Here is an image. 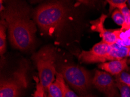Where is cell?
<instances>
[{
	"instance_id": "1",
	"label": "cell",
	"mask_w": 130,
	"mask_h": 97,
	"mask_svg": "<svg viewBox=\"0 0 130 97\" xmlns=\"http://www.w3.org/2000/svg\"><path fill=\"white\" fill-rule=\"evenodd\" d=\"M1 12L3 20L7 23L12 47L21 51L32 48L37 29L36 23L30 16L28 6L21 2H11Z\"/></svg>"
},
{
	"instance_id": "2",
	"label": "cell",
	"mask_w": 130,
	"mask_h": 97,
	"mask_svg": "<svg viewBox=\"0 0 130 97\" xmlns=\"http://www.w3.org/2000/svg\"><path fill=\"white\" fill-rule=\"evenodd\" d=\"M68 9L61 2H50L39 5L34 12L35 23L45 35H53L64 24Z\"/></svg>"
},
{
	"instance_id": "3",
	"label": "cell",
	"mask_w": 130,
	"mask_h": 97,
	"mask_svg": "<svg viewBox=\"0 0 130 97\" xmlns=\"http://www.w3.org/2000/svg\"><path fill=\"white\" fill-rule=\"evenodd\" d=\"M129 50V47L121 46L117 43L110 45L102 40L90 50L82 51L78 55V59L83 63H102L127 58Z\"/></svg>"
},
{
	"instance_id": "4",
	"label": "cell",
	"mask_w": 130,
	"mask_h": 97,
	"mask_svg": "<svg viewBox=\"0 0 130 97\" xmlns=\"http://www.w3.org/2000/svg\"><path fill=\"white\" fill-rule=\"evenodd\" d=\"M31 59L34 61L39 73V81L46 91L56 80L57 72L55 65L56 59V49L46 45L33 53Z\"/></svg>"
},
{
	"instance_id": "5",
	"label": "cell",
	"mask_w": 130,
	"mask_h": 97,
	"mask_svg": "<svg viewBox=\"0 0 130 97\" xmlns=\"http://www.w3.org/2000/svg\"><path fill=\"white\" fill-rule=\"evenodd\" d=\"M29 62L22 59L10 77L1 80L0 97H19L28 86Z\"/></svg>"
},
{
	"instance_id": "6",
	"label": "cell",
	"mask_w": 130,
	"mask_h": 97,
	"mask_svg": "<svg viewBox=\"0 0 130 97\" xmlns=\"http://www.w3.org/2000/svg\"><path fill=\"white\" fill-rule=\"evenodd\" d=\"M60 72L68 84L79 94H86L92 85L93 76L83 67L74 65H63Z\"/></svg>"
},
{
	"instance_id": "7",
	"label": "cell",
	"mask_w": 130,
	"mask_h": 97,
	"mask_svg": "<svg viewBox=\"0 0 130 97\" xmlns=\"http://www.w3.org/2000/svg\"><path fill=\"white\" fill-rule=\"evenodd\" d=\"M92 85L99 91L103 93L106 97H120L116 82L109 73L96 70Z\"/></svg>"
},
{
	"instance_id": "8",
	"label": "cell",
	"mask_w": 130,
	"mask_h": 97,
	"mask_svg": "<svg viewBox=\"0 0 130 97\" xmlns=\"http://www.w3.org/2000/svg\"><path fill=\"white\" fill-rule=\"evenodd\" d=\"M107 16L102 14L99 18L90 22L91 24V30L93 31L98 32L102 41L109 44L113 45L116 44L118 40L115 30H108L104 28V23Z\"/></svg>"
},
{
	"instance_id": "9",
	"label": "cell",
	"mask_w": 130,
	"mask_h": 97,
	"mask_svg": "<svg viewBox=\"0 0 130 97\" xmlns=\"http://www.w3.org/2000/svg\"><path fill=\"white\" fill-rule=\"evenodd\" d=\"M98 66L99 68L101 69L104 72L114 76H117L128 69L127 65V58L102 63H100Z\"/></svg>"
},
{
	"instance_id": "10",
	"label": "cell",
	"mask_w": 130,
	"mask_h": 97,
	"mask_svg": "<svg viewBox=\"0 0 130 97\" xmlns=\"http://www.w3.org/2000/svg\"><path fill=\"white\" fill-rule=\"evenodd\" d=\"M64 79L60 73L56 74V80L47 88L48 97H65L62 83L64 82Z\"/></svg>"
},
{
	"instance_id": "11",
	"label": "cell",
	"mask_w": 130,
	"mask_h": 97,
	"mask_svg": "<svg viewBox=\"0 0 130 97\" xmlns=\"http://www.w3.org/2000/svg\"><path fill=\"white\" fill-rule=\"evenodd\" d=\"M7 25L5 21L2 19L0 25V52L2 55L6 51V29Z\"/></svg>"
},
{
	"instance_id": "12",
	"label": "cell",
	"mask_w": 130,
	"mask_h": 97,
	"mask_svg": "<svg viewBox=\"0 0 130 97\" xmlns=\"http://www.w3.org/2000/svg\"><path fill=\"white\" fill-rule=\"evenodd\" d=\"M106 2L109 5V13L117 9H120L123 5L126 4V0H107Z\"/></svg>"
},
{
	"instance_id": "13",
	"label": "cell",
	"mask_w": 130,
	"mask_h": 97,
	"mask_svg": "<svg viewBox=\"0 0 130 97\" xmlns=\"http://www.w3.org/2000/svg\"><path fill=\"white\" fill-rule=\"evenodd\" d=\"M111 18L116 24L122 27L124 24V18L123 15L121 13V11L119 9H117L114 11L111 15Z\"/></svg>"
},
{
	"instance_id": "14",
	"label": "cell",
	"mask_w": 130,
	"mask_h": 97,
	"mask_svg": "<svg viewBox=\"0 0 130 97\" xmlns=\"http://www.w3.org/2000/svg\"><path fill=\"white\" fill-rule=\"evenodd\" d=\"M62 87L64 89L65 97H96L93 94H88L84 96H79L75 94L73 91L69 88V87L66 84L65 81L62 83Z\"/></svg>"
},
{
	"instance_id": "15",
	"label": "cell",
	"mask_w": 130,
	"mask_h": 97,
	"mask_svg": "<svg viewBox=\"0 0 130 97\" xmlns=\"http://www.w3.org/2000/svg\"><path fill=\"white\" fill-rule=\"evenodd\" d=\"M116 82L123 83L130 87V74L125 71L123 72L116 76Z\"/></svg>"
},
{
	"instance_id": "16",
	"label": "cell",
	"mask_w": 130,
	"mask_h": 97,
	"mask_svg": "<svg viewBox=\"0 0 130 97\" xmlns=\"http://www.w3.org/2000/svg\"><path fill=\"white\" fill-rule=\"evenodd\" d=\"M116 85L120 92L121 97H130V87L123 83L116 82Z\"/></svg>"
},
{
	"instance_id": "17",
	"label": "cell",
	"mask_w": 130,
	"mask_h": 97,
	"mask_svg": "<svg viewBox=\"0 0 130 97\" xmlns=\"http://www.w3.org/2000/svg\"><path fill=\"white\" fill-rule=\"evenodd\" d=\"M45 91L46 90L43 86L42 83L37 81L36 90L33 94V97H45Z\"/></svg>"
},
{
	"instance_id": "18",
	"label": "cell",
	"mask_w": 130,
	"mask_h": 97,
	"mask_svg": "<svg viewBox=\"0 0 130 97\" xmlns=\"http://www.w3.org/2000/svg\"><path fill=\"white\" fill-rule=\"evenodd\" d=\"M119 10L121 11V12L122 14H123L124 18L125 20L124 24L123 26L121 27V28H123V27H124L125 26L127 25V23L128 22V17L130 15V10L128 8V6L127 4L123 5L121 8H120Z\"/></svg>"
},
{
	"instance_id": "19",
	"label": "cell",
	"mask_w": 130,
	"mask_h": 97,
	"mask_svg": "<svg viewBox=\"0 0 130 97\" xmlns=\"http://www.w3.org/2000/svg\"><path fill=\"white\" fill-rule=\"evenodd\" d=\"M121 29L123 30H128L130 29V15L128 17V22L127 23V25Z\"/></svg>"
},
{
	"instance_id": "20",
	"label": "cell",
	"mask_w": 130,
	"mask_h": 97,
	"mask_svg": "<svg viewBox=\"0 0 130 97\" xmlns=\"http://www.w3.org/2000/svg\"><path fill=\"white\" fill-rule=\"evenodd\" d=\"M4 9H5V7H3V1H1V2H0V11H1V12H2Z\"/></svg>"
},
{
	"instance_id": "21",
	"label": "cell",
	"mask_w": 130,
	"mask_h": 97,
	"mask_svg": "<svg viewBox=\"0 0 130 97\" xmlns=\"http://www.w3.org/2000/svg\"><path fill=\"white\" fill-rule=\"evenodd\" d=\"M127 3H128V4L129 7V8H130V0H128V1H127Z\"/></svg>"
},
{
	"instance_id": "22",
	"label": "cell",
	"mask_w": 130,
	"mask_h": 97,
	"mask_svg": "<svg viewBox=\"0 0 130 97\" xmlns=\"http://www.w3.org/2000/svg\"><path fill=\"white\" fill-rule=\"evenodd\" d=\"M45 97H48V96H47V95H45Z\"/></svg>"
}]
</instances>
